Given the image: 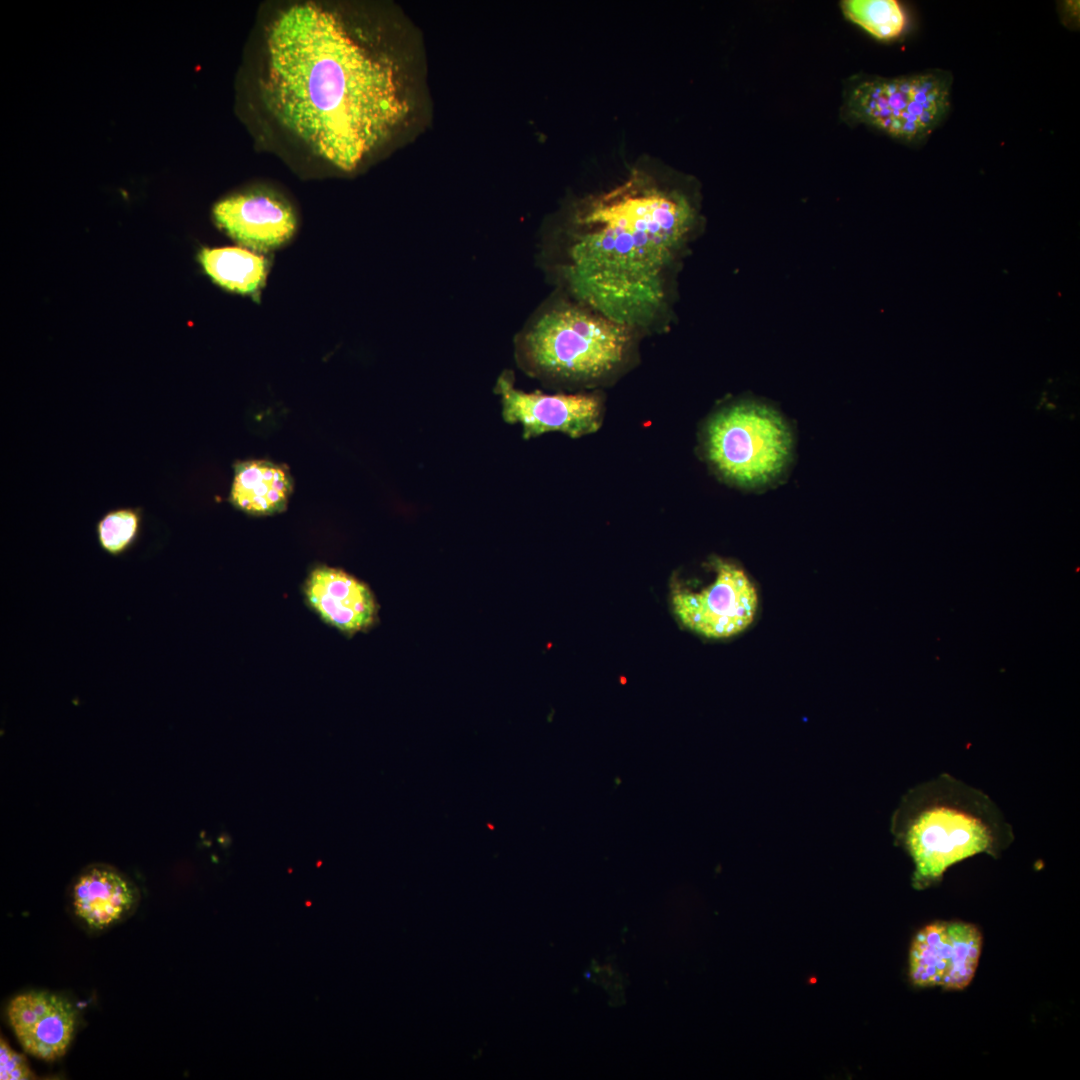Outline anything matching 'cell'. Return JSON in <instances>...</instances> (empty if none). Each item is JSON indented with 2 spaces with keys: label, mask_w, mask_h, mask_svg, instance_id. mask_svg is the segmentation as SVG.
Segmentation results:
<instances>
[{
  "label": "cell",
  "mask_w": 1080,
  "mask_h": 1080,
  "mask_svg": "<svg viewBox=\"0 0 1080 1080\" xmlns=\"http://www.w3.org/2000/svg\"><path fill=\"white\" fill-rule=\"evenodd\" d=\"M696 193L634 171L573 205L556 271L572 300L636 332L672 309L676 278L700 229Z\"/></svg>",
  "instance_id": "6da1fadb"
},
{
  "label": "cell",
  "mask_w": 1080,
  "mask_h": 1080,
  "mask_svg": "<svg viewBox=\"0 0 1080 1080\" xmlns=\"http://www.w3.org/2000/svg\"><path fill=\"white\" fill-rule=\"evenodd\" d=\"M262 89L277 121L344 171L381 145L407 111L392 69L354 42L336 15L309 3L271 22Z\"/></svg>",
  "instance_id": "7a4b0ae2"
},
{
  "label": "cell",
  "mask_w": 1080,
  "mask_h": 1080,
  "mask_svg": "<svg viewBox=\"0 0 1080 1080\" xmlns=\"http://www.w3.org/2000/svg\"><path fill=\"white\" fill-rule=\"evenodd\" d=\"M891 826L912 860L917 889L938 883L948 868L967 858L997 856L1014 840L1013 828L996 803L948 773L911 788Z\"/></svg>",
  "instance_id": "3957f363"
},
{
  "label": "cell",
  "mask_w": 1080,
  "mask_h": 1080,
  "mask_svg": "<svg viewBox=\"0 0 1080 1080\" xmlns=\"http://www.w3.org/2000/svg\"><path fill=\"white\" fill-rule=\"evenodd\" d=\"M634 333L583 304L562 301L539 313L521 334L519 354L536 375L591 384L624 367Z\"/></svg>",
  "instance_id": "277c9868"
},
{
  "label": "cell",
  "mask_w": 1080,
  "mask_h": 1080,
  "mask_svg": "<svg viewBox=\"0 0 1080 1080\" xmlns=\"http://www.w3.org/2000/svg\"><path fill=\"white\" fill-rule=\"evenodd\" d=\"M701 446L719 478L752 491L784 479L795 455L794 433L783 414L752 398L716 409L704 424Z\"/></svg>",
  "instance_id": "5b68a950"
},
{
  "label": "cell",
  "mask_w": 1080,
  "mask_h": 1080,
  "mask_svg": "<svg viewBox=\"0 0 1080 1080\" xmlns=\"http://www.w3.org/2000/svg\"><path fill=\"white\" fill-rule=\"evenodd\" d=\"M952 84V74L943 69L857 76L844 95V116L906 144L923 143L948 115Z\"/></svg>",
  "instance_id": "8992f818"
},
{
  "label": "cell",
  "mask_w": 1080,
  "mask_h": 1080,
  "mask_svg": "<svg viewBox=\"0 0 1080 1080\" xmlns=\"http://www.w3.org/2000/svg\"><path fill=\"white\" fill-rule=\"evenodd\" d=\"M699 576L674 577L670 603L677 621L690 632L711 640L732 638L747 630L759 610V594L746 570L713 556Z\"/></svg>",
  "instance_id": "52a82bcc"
},
{
  "label": "cell",
  "mask_w": 1080,
  "mask_h": 1080,
  "mask_svg": "<svg viewBox=\"0 0 1080 1080\" xmlns=\"http://www.w3.org/2000/svg\"><path fill=\"white\" fill-rule=\"evenodd\" d=\"M978 928L961 921H938L922 928L909 951V977L917 987L966 988L981 953Z\"/></svg>",
  "instance_id": "ba28073f"
},
{
  "label": "cell",
  "mask_w": 1080,
  "mask_h": 1080,
  "mask_svg": "<svg viewBox=\"0 0 1080 1080\" xmlns=\"http://www.w3.org/2000/svg\"><path fill=\"white\" fill-rule=\"evenodd\" d=\"M506 422L521 424L524 438L562 432L578 438L598 430L603 405L594 394L527 393L515 388L512 376L502 374L496 384Z\"/></svg>",
  "instance_id": "9c48e42d"
},
{
  "label": "cell",
  "mask_w": 1080,
  "mask_h": 1080,
  "mask_svg": "<svg viewBox=\"0 0 1080 1080\" xmlns=\"http://www.w3.org/2000/svg\"><path fill=\"white\" fill-rule=\"evenodd\" d=\"M213 216L234 241L259 252L285 244L297 228L291 204L270 190H250L224 198L214 206Z\"/></svg>",
  "instance_id": "30bf717a"
},
{
  "label": "cell",
  "mask_w": 1080,
  "mask_h": 1080,
  "mask_svg": "<svg viewBox=\"0 0 1080 1080\" xmlns=\"http://www.w3.org/2000/svg\"><path fill=\"white\" fill-rule=\"evenodd\" d=\"M7 1018L24 1052L52 1062L67 1052L76 1031L78 1011L60 994L32 990L10 1000Z\"/></svg>",
  "instance_id": "8fae6325"
},
{
  "label": "cell",
  "mask_w": 1080,
  "mask_h": 1080,
  "mask_svg": "<svg viewBox=\"0 0 1080 1080\" xmlns=\"http://www.w3.org/2000/svg\"><path fill=\"white\" fill-rule=\"evenodd\" d=\"M302 590L309 608L348 636L369 630L377 621L378 604L369 586L342 569L316 566Z\"/></svg>",
  "instance_id": "7c38bea8"
},
{
  "label": "cell",
  "mask_w": 1080,
  "mask_h": 1080,
  "mask_svg": "<svg viewBox=\"0 0 1080 1080\" xmlns=\"http://www.w3.org/2000/svg\"><path fill=\"white\" fill-rule=\"evenodd\" d=\"M74 915L90 930L102 931L130 916L140 901L137 886L106 864L85 867L70 890Z\"/></svg>",
  "instance_id": "4fadbf2b"
},
{
  "label": "cell",
  "mask_w": 1080,
  "mask_h": 1080,
  "mask_svg": "<svg viewBox=\"0 0 1080 1080\" xmlns=\"http://www.w3.org/2000/svg\"><path fill=\"white\" fill-rule=\"evenodd\" d=\"M288 470L265 460L237 462L229 501L251 515H271L283 511L292 493Z\"/></svg>",
  "instance_id": "5bb4252c"
},
{
  "label": "cell",
  "mask_w": 1080,
  "mask_h": 1080,
  "mask_svg": "<svg viewBox=\"0 0 1080 1080\" xmlns=\"http://www.w3.org/2000/svg\"><path fill=\"white\" fill-rule=\"evenodd\" d=\"M198 258L213 282L231 292L254 295L265 284L268 262L247 248H204Z\"/></svg>",
  "instance_id": "9a60e30c"
},
{
  "label": "cell",
  "mask_w": 1080,
  "mask_h": 1080,
  "mask_svg": "<svg viewBox=\"0 0 1080 1080\" xmlns=\"http://www.w3.org/2000/svg\"><path fill=\"white\" fill-rule=\"evenodd\" d=\"M844 16L878 40L890 41L903 34L907 14L895 0H845Z\"/></svg>",
  "instance_id": "2e32d148"
},
{
  "label": "cell",
  "mask_w": 1080,
  "mask_h": 1080,
  "mask_svg": "<svg viewBox=\"0 0 1080 1080\" xmlns=\"http://www.w3.org/2000/svg\"><path fill=\"white\" fill-rule=\"evenodd\" d=\"M144 510L121 506L106 511L95 523L100 549L111 557H122L138 544L144 530Z\"/></svg>",
  "instance_id": "e0dca14e"
},
{
  "label": "cell",
  "mask_w": 1080,
  "mask_h": 1080,
  "mask_svg": "<svg viewBox=\"0 0 1080 1080\" xmlns=\"http://www.w3.org/2000/svg\"><path fill=\"white\" fill-rule=\"evenodd\" d=\"M36 1076L30 1069L27 1059L23 1054L16 1052L10 1047L3 1036L0 1038V1079L1 1080H29Z\"/></svg>",
  "instance_id": "ac0fdd59"
}]
</instances>
